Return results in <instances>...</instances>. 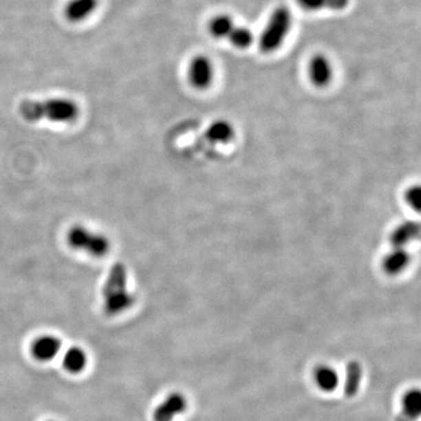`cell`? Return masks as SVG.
I'll use <instances>...</instances> for the list:
<instances>
[{
	"instance_id": "cell-1",
	"label": "cell",
	"mask_w": 421,
	"mask_h": 421,
	"mask_svg": "<svg viewBox=\"0 0 421 421\" xmlns=\"http://www.w3.org/2000/svg\"><path fill=\"white\" fill-rule=\"evenodd\" d=\"M20 116L25 121L52 123H73L80 116V107L76 102L67 98H51L45 100H25L19 105Z\"/></svg>"
},
{
	"instance_id": "cell-2",
	"label": "cell",
	"mask_w": 421,
	"mask_h": 421,
	"mask_svg": "<svg viewBox=\"0 0 421 421\" xmlns=\"http://www.w3.org/2000/svg\"><path fill=\"white\" fill-rule=\"evenodd\" d=\"M105 309L110 314H117L131 307L135 301L128 288V268L125 263L117 262L111 266L102 290Z\"/></svg>"
},
{
	"instance_id": "cell-3",
	"label": "cell",
	"mask_w": 421,
	"mask_h": 421,
	"mask_svg": "<svg viewBox=\"0 0 421 421\" xmlns=\"http://www.w3.org/2000/svg\"><path fill=\"white\" fill-rule=\"evenodd\" d=\"M67 244L72 250L88 257H105L111 250V242L105 234L83 225H74L67 232Z\"/></svg>"
},
{
	"instance_id": "cell-4",
	"label": "cell",
	"mask_w": 421,
	"mask_h": 421,
	"mask_svg": "<svg viewBox=\"0 0 421 421\" xmlns=\"http://www.w3.org/2000/svg\"><path fill=\"white\" fill-rule=\"evenodd\" d=\"M292 23V12L287 6L275 8L259 39L260 50L263 53H272L279 50L290 31Z\"/></svg>"
},
{
	"instance_id": "cell-5",
	"label": "cell",
	"mask_w": 421,
	"mask_h": 421,
	"mask_svg": "<svg viewBox=\"0 0 421 421\" xmlns=\"http://www.w3.org/2000/svg\"><path fill=\"white\" fill-rule=\"evenodd\" d=\"M188 81L195 89H207L215 78V69L210 58L203 55L195 56L190 63L187 72Z\"/></svg>"
},
{
	"instance_id": "cell-6",
	"label": "cell",
	"mask_w": 421,
	"mask_h": 421,
	"mask_svg": "<svg viewBox=\"0 0 421 421\" xmlns=\"http://www.w3.org/2000/svg\"><path fill=\"white\" fill-rule=\"evenodd\" d=\"M334 70L332 63L327 56L317 54L310 60L309 63V78L312 85L319 88L329 86L332 82Z\"/></svg>"
},
{
	"instance_id": "cell-7",
	"label": "cell",
	"mask_w": 421,
	"mask_h": 421,
	"mask_svg": "<svg viewBox=\"0 0 421 421\" xmlns=\"http://www.w3.org/2000/svg\"><path fill=\"white\" fill-rule=\"evenodd\" d=\"M411 262V255L405 247H392L382 257V269L389 275H398L402 273Z\"/></svg>"
},
{
	"instance_id": "cell-8",
	"label": "cell",
	"mask_w": 421,
	"mask_h": 421,
	"mask_svg": "<svg viewBox=\"0 0 421 421\" xmlns=\"http://www.w3.org/2000/svg\"><path fill=\"white\" fill-rule=\"evenodd\" d=\"M98 6V0H70L65 8V17L70 23H82L88 19Z\"/></svg>"
},
{
	"instance_id": "cell-9",
	"label": "cell",
	"mask_w": 421,
	"mask_h": 421,
	"mask_svg": "<svg viewBox=\"0 0 421 421\" xmlns=\"http://www.w3.org/2000/svg\"><path fill=\"white\" fill-rule=\"evenodd\" d=\"M186 399L180 393H173L165 399L155 411V421H172L186 409Z\"/></svg>"
},
{
	"instance_id": "cell-10",
	"label": "cell",
	"mask_w": 421,
	"mask_h": 421,
	"mask_svg": "<svg viewBox=\"0 0 421 421\" xmlns=\"http://www.w3.org/2000/svg\"><path fill=\"white\" fill-rule=\"evenodd\" d=\"M61 343L55 336H40L32 344V354L34 358L41 362H47L58 355Z\"/></svg>"
},
{
	"instance_id": "cell-11",
	"label": "cell",
	"mask_w": 421,
	"mask_h": 421,
	"mask_svg": "<svg viewBox=\"0 0 421 421\" xmlns=\"http://www.w3.org/2000/svg\"><path fill=\"white\" fill-rule=\"evenodd\" d=\"M420 234V225L415 222H405L398 225L390 235L392 247H405Z\"/></svg>"
},
{
	"instance_id": "cell-12",
	"label": "cell",
	"mask_w": 421,
	"mask_h": 421,
	"mask_svg": "<svg viewBox=\"0 0 421 421\" xmlns=\"http://www.w3.org/2000/svg\"><path fill=\"white\" fill-rule=\"evenodd\" d=\"M234 127L230 122L226 120H217L212 122L206 129L207 140L215 143V144H226L230 140H233Z\"/></svg>"
},
{
	"instance_id": "cell-13",
	"label": "cell",
	"mask_w": 421,
	"mask_h": 421,
	"mask_svg": "<svg viewBox=\"0 0 421 421\" xmlns=\"http://www.w3.org/2000/svg\"><path fill=\"white\" fill-rule=\"evenodd\" d=\"M363 370L360 364L356 360L349 363L345 369V380H344V394L345 397H355L362 382Z\"/></svg>"
},
{
	"instance_id": "cell-14",
	"label": "cell",
	"mask_w": 421,
	"mask_h": 421,
	"mask_svg": "<svg viewBox=\"0 0 421 421\" xmlns=\"http://www.w3.org/2000/svg\"><path fill=\"white\" fill-rule=\"evenodd\" d=\"M314 379H315L316 385L324 392H332L338 386V374L332 367H325V365L316 367Z\"/></svg>"
},
{
	"instance_id": "cell-15",
	"label": "cell",
	"mask_w": 421,
	"mask_h": 421,
	"mask_svg": "<svg viewBox=\"0 0 421 421\" xmlns=\"http://www.w3.org/2000/svg\"><path fill=\"white\" fill-rule=\"evenodd\" d=\"M63 363L68 372L78 374L86 367L87 356L80 347H72L63 356Z\"/></svg>"
},
{
	"instance_id": "cell-16",
	"label": "cell",
	"mask_w": 421,
	"mask_h": 421,
	"mask_svg": "<svg viewBox=\"0 0 421 421\" xmlns=\"http://www.w3.org/2000/svg\"><path fill=\"white\" fill-rule=\"evenodd\" d=\"M402 406H404V415L409 418V420L417 419L421 412V393L418 389L409 390L402 398Z\"/></svg>"
},
{
	"instance_id": "cell-17",
	"label": "cell",
	"mask_w": 421,
	"mask_h": 421,
	"mask_svg": "<svg viewBox=\"0 0 421 421\" xmlns=\"http://www.w3.org/2000/svg\"><path fill=\"white\" fill-rule=\"evenodd\" d=\"M296 1L300 6L308 11H319L323 8L339 11L347 8L350 3V0H296Z\"/></svg>"
},
{
	"instance_id": "cell-18",
	"label": "cell",
	"mask_w": 421,
	"mask_h": 421,
	"mask_svg": "<svg viewBox=\"0 0 421 421\" xmlns=\"http://www.w3.org/2000/svg\"><path fill=\"white\" fill-rule=\"evenodd\" d=\"M235 23H233L232 18L225 14L217 16L213 19L210 20V34L218 39H224L228 38L230 32L233 30Z\"/></svg>"
},
{
	"instance_id": "cell-19",
	"label": "cell",
	"mask_w": 421,
	"mask_h": 421,
	"mask_svg": "<svg viewBox=\"0 0 421 421\" xmlns=\"http://www.w3.org/2000/svg\"><path fill=\"white\" fill-rule=\"evenodd\" d=\"M227 39L230 40V43L234 46L245 50V48H248L253 43L254 35L248 28L235 25Z\"/></svg>"
},
{
	"instance_id": "cell-20",
	"label": "cell",
	"mask_w": 421,
	"mask_h": 421,
	"mask_svg": "<svg viewBox=\"0 0 421 421\" xmlns=\"http://www.w3.org/2000/svg\"><path fill=\"white\" fill-rule=\"evenodd\" d=\"M406 202L409 204V207H412L414 210H419L420 207L421 199V188L419 185L409 187L406 191Z\"/></svg>"
}]
</instances>
